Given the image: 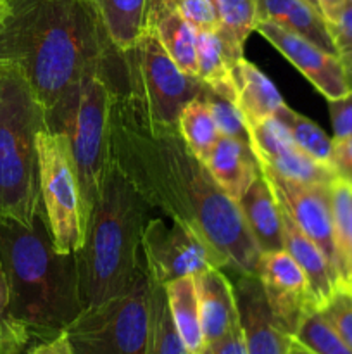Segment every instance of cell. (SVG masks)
Masks as SVG:
<instances>
[{"mask_svg":"<svg viewBox=\"0 0 352 354\" xmlns=\"http://www.w3.org/2000/svg\"><path fill=\"white\" fill-rule=\"evenodd\" d=\"M114 86L109 161L152 209L162 211L173 223L213 245L226 259L228 268L257 275L262 254L238 204L217 187L178 127L148 118L116 82Z\"/></svg>","mask_w":352,"mask_h":354,"instance_id":"obj_1","label":"cell"},{"mask_svg":"<svg viewBox=\"0 0 352 354\" xmlns=\"http://www.w3.org/2000/svg\"><path fill=\"white\" fill-rule=\"evenodd\" d=\"M117 54L93 0H7L0 64L23 73L45 120L90 75L107 71Z\"/></svg>","mask_w":352,"mask_h":354,"instance_id":"obj_2","label":"cell"},{"mask_svg":"<svg viewBox=\"0 0 352 354\" xmlns=\"http://www.w3.org/2000/svg\"><path fill=\"white\" fill-rule=\"evenodd\" d=\"M0 273L7 282L10 320L35 342L62 334L83 311L75 252H59L43 206L33 223L0 216Z\"/></svg>","mask_w":352,"mask_h":354,"instance_id":"obj_3","label":"cell"},{"mask_svg":"<svg viewBox=\"0 0 352 354\" xmlns=\"http://www.w3.org/2000/svg\"><path fill=\"white\" fill-rule=\"evenodd\" d=\"M152 207L109 161L99 201L86 221L78 261L83 310L128 290L145 270L141 235Z\"/></svg>","mask_w":352,"mask_h":354,"instance_id":"obj_4","label":"cell"},{"mask_svg":"<svg viewBox=\"0 0 352 354\" xmlns=\"http://www.w3.org/2000/svg\"><path fill=\"white\" fill-rule=\"evenodd\" d=\"M45 111L17 68L0 64V216L33 223L41 209L38 133Z\"/></svg>","mask_w":352,"mask_h":354,"instance_id":"obj_5","label":"cell"},{"mask_svg":"<svg viewBox=\"0 0 352 354\" xmlns=\"http://www.w3.org/2000/svg\"><path fill=\"white\" fill-rule=\"evenodd\" d=\"M113 64L107 71L90 75L47 116V127L64 133L69 142L86 221L102 192L109 166V118L116 93L110 78Z\"/></svg>","mask_w":352,"mask_h":354,"instance_id":"obj_6","label":"cell"},{"mask_svg":"<svg viewBox=\"0 0 352 354\" xmlns=\"http://www.w3.org/2000/svg\"><path fill=\"white\" fill-rule=\"evenodd\" d=\"M116 68V66H114ZM113 68V80L123 88L141 111L159 123L178 127L182 111L200 95L204 83L199 76L186 75L176 66L148 31L126 50H119L117 82Z\"/></svg>","mask_w":352,"mask_h":354,"instance_id":"obj_7","label":"cell"},{"mask_svg":"<svg viewBox=\"0 0 352 354\" xmlns=\"http://www.w3.org/2000/svg\"><path fill=\"white\" fill-rule=\"evenodd\" d=\"M150 290L144 270L119 296L85 308L64 330L72 354H148Z\"/></svg>","mask_w":352,"mask_h":354,"instance_id":"obj_8","label":"cell"},{"mask_svg":"<svg viewBox=\"0 0 352 354\" xmlns=\"http://www.w3.org/2000/svg\"><path fill=\"white\" fill-rule=\"evenodd\" d=\"M40 196L52 241L59 252H76L83 245L86 216L64 133L43 128L38 133Z\"/></svg>","mask_w":352,"mask_h":354,"instance_id":"obj_9","label":"cell"},{"mask_svg":"<svg viewBox=\"0 0 352 354\" xmlns=\"http://www.w3.org/2000/svg\"><path fill=\"white\" fill-rule=\"evenodd\" d=\"M141 258L148 279L161 286L207 270L228 268V261L213 245L183 225H168L161 218H152L145 225Z\"/></svg>","mask_w":352,"mask_h":354,"instance_id":"obj_10","label":"cell"},{"mask_svg":"<svg viewBox=\"0 0 352 354\" xmlns=\"http://www.w3.org/2000/svg\"><path fill=\"white\" fill-rule=\"evenodd\" d=\"M259 168L268 178L278 203L289 211L297 227L320 248L340 282L345 283L347 275L335 237L330 185H304L278 175L261 162Z\"/></svg>","mask_w":352,"mask_h":354,"instance_id":"obj_11","label":"cell"},{"mask_svg":"<svg viewBox=\"0 0 352 354\" xmlns=\"http://www.w3.org/2000/svg\"><path fill=\"white\" fill-rule=\"evenodd\" d=\"M255 31L278 48L326 100L340 99L351 92L340 55L330 54L307 38L273 23H255Z\"/></svg>","mask_w":352,"mask_h":354,"instance_id":"obj_12","label":"cell"},{"mask_svg":"<svg viewBox=\"0 0 352 354\" xmlns=\"http://www.w3.org/2000/svg\"><path fill=\"white\" fill-rule=\"evenodd\" d=\"M257 275L273 313L283 328L293 335L304 315L316 308L306 275L285 249L262 254Z\"/></svg>","mask_w":352,"mask_h":354,"instance_id":"obj_13","label":"cell"},{"mask_svg":"<svg viewBox=\"0 0 352 354\" xmlns=\"http://www.w3.org/2000/svg\"><path fill=\"white\" fill-rule=\"evenodd\" d=\"M238 322L248 354H286L292 335L273 313L259 275L237 273L233 280Z\"/></svg>","mask_w":352,"mask_h":354,"instance_id":"obj_14","label":"cell"},{"mask_svg":"<svg viewBox=\"0 0 352 354\" xmlns=\"http://www.w3.org/2000/svg\"><path fill=\"white\" fill-rule=\"evenodd\" d=\"M261 169V168H259ZM244 223L261 254L283 251V218L278 199L262 171L238 199Z\"/></svg>","mask_w":352,"mask_h":354,"instance_id":"obj_15","label":"cell"},{"mask_svg":"<svg viewBox=\"0 0 352 354\" xmlns=\"http://www.w3.org/2000/svg\"><path fill=\"white\" fill-rule=\"evenodd\" d=\"M244 59V45L219 28L197 31V76L202 83L235 100V68Z\"/></svg>","mask_w":352,"mask_h":354,"instance_id":"obj_16","label":"cell"},{"mask_svg":"<svg viewBox=\"0 0 352 354\" xmlns=\"http://www.w3.org/2000/svg\"><path fill=\"white\" fill-rule=\"evenodd\" d=\"M202 162L217 187L235 203L261 173L259 159L251 145L228 137L217 138Z\"/></svg>","mask_w":352,"mask_h":354,"instance_id":"obj_17","label":"cell"},{"mask_svg":"<svg viewBox=\"0 0 352 354\" xmlns=\"http://www.w3.org/2000/svg\"><path fill=\"white\" fill-rule=\"evenodd\" d=\"M193 279H195L204 341L207 346L223 337L238 322L233 282L224 275L223 268L207 270Z\"/></svg>","mask_w":352,"mask_h":354,"instance_id":"obj_18","label":"cell"},{"mask_svg":"<svg viewBox=\"0 0 352 354\" xmlns=\"http://www.w3.org/2000/svg\"><path fill=\"white\" fill-rule=\"evenodd\" d=\"M280 207H282L283 218V245H285V251L295 259V263L306 275L314 306L321 308L324 301L331 296V292L340 286V279L333 272V268L330 266L328 259L324 258L323 252L320 251V248L297 227L289 211L282 204H280Z\"/></svg>","mask_w":352,"mask_h":354,"instance_id":"obj_19","label":"cell"},{"mask_svg":"<svg viewBox=\"0 0 352 354\" xmlns=\"http://www.w3.org/2000/svg\"><path fill=\"white\" fill-rule=\"evenodd\" d=\"M257 23H273L307 38L323 50L337 54L324 17L307 0H254Z\"/></svg>","mask_w":352,"mask_h":354,"instance_id":"obj_20","label":"cell"},{"mask_svg":"<svg viewBox=\"0 0 352 354\" xmlns=\"http://www.w3.org/2000/svg\"><path fill=\"white\" fill-rule=\"evenodd\" d=\"M145 31L152 33L169 57L186 75L197 76V30L173 7H155L145 17Z\"/></svg>","mask_w":352,"mask_h":354,"instance_id":"obj_21","label":"cell"},{"mask_svg":"<svg viewBox=\"0 0 352 354\" xmlns=\"http://www.w3.org/2000/svg\"><path fill=\"white\" fill-rule=\"evenodd\" d=\"M235 102L247 127L275 118L286 106L275 83L245 57L235 68Z\"/></svg>","mask_w":352,"mask_h":354,"instance_id":"obj_22","label":"cell"},{"mask_svg":"<svg viewBox=\"0 0 352 354\" xmlns=\"http://www.w3.org/2000/svg\"><path fill=\"white\" fill-rule=\"evenodd\" d=\"M166 296H168L173 324L185 348L190 354H204L206 341H204L202 324H200L195 279L183 277V279L173 280L166 286Z\"/></svg>","mask_w":352,"mask_h":354,"instance_id":"obj_23","label":"cell"},{"mask_svg":"<svg viewBox=\"0 0 352 354\" xmlns=\"http://www.w3.org/2000/svg\"><path fill=\"white\" fill-rule=\"evenodd\" d=\"M113 44L119 50L133 47L145 33L147 0H93Z\"/></svg>","mask_w":352,"mask_h":354,"instance_id":"obj_24","label":"cell"},{"mask_svg":"<svg viewBox=\"0 0 352 354\" xmlns=\"http://www.w3.org/2000/svg\"><path fill=\"white\" fill-rule=\"evenodd\" d=\"M259 162L268 166L278 175L285 176L292 182L304 183V185H330L338 176L331 166L316 161L306 152L300 151L297 145L283 149L282 152L271 156V158L259 159Z\"/></svg>","mask_w":352,"mask_h":354,"instance_id":"obj_25","label":"cell"},{"mask_svg":"<svg viewBox=\"0 0 352 354\" xmlns=\"http://www.w3.org/2000/svg\"><path fill=\"white\" fill-rule=\"evenodd\" d=\"M152 282L150 290V341L148 354H190L183 344L171 313H169L166 286Z\"/></svg>","mask_w":352,"mask_h":354,"instance_id":"obj_26","label":"cell"},{"mask_svg":"<svg viewBox=\"0 0 352 354\" xmlns=\"http://www.w3.org/2000/svg\"><path fill=\"white\" fill-rule=\"evenodd\" d=\"M178 130L193 154L204 161L221 137L209 107L202 99H193L185 106L178 120Z\"/></svg>","mask_w":352,"mask_h":354,"instance_id":"obj_27","label":"cell"},{"mask_svg":"<svg viewBox=\"0 0 352 354\" xmlns=\"http://www.w3.org/2000/svg\"><path fill=\"white\" fill-rule=\"evenodd\" d=\"M276 118L285 123V127L290 130V135H292L293 144L300 151L306 152L307 156H311L316 161L323 162V165L331 166V159H333V138L328 137L314 121L302 116V114L295 113L289 106L283 107L276 114Z\"/></svg>","mask_w":352,"mask_h":354,"instance_id":"obj_28","label":"cell"},{"mask_svg":"<svg viewBox=\"0 0 352 354\" xmlns=\"http://www.w3.org/2000/svg\"><path fill=\"white\" fill-rule=\"evenodd\" d=\"M314 354H352L351 346L337 334L317 308H311L292 335Z\"/></svg>","mask_w":352,"mask_h":354,"instance_id":"obj_29","label":"cell"},{"mask_svg":"<svg viewBox=\"0 0 352 354\" xmlns=\"http://www.w3.org/2000/svg\"><path fill=\"white\" fill-rule=\"evenodd\" d=\"M199 99H202L209 107L221 137L235 138V140L251 145V133H248L247 121H245L244 114L238 109L237 102L233 99L221 95L216 90L207 86L206 83H204Z\"/></svg>","mask_w":352,"mask_h":354,"instance_id":"obj_30","label":"cell"},{"mask_svg":"<svg viewBox=\"0 0 352 354\" xmlns=\"http://www.w3.org/2000/svg\"><path fill=\"white\" fill-rule=\"evenodd\" d=\"M216 6L221 28L244 45L257 23L254 0H216Z\"/></svg>","mask_w":352,"mask_h":354,"instance_id":"obj_31","label":"cell"},{"mask_svg":"<svg viewBox=\"0 0 352 354\" xmlns=\"http://www.w3.org/2000/svg\"><path fill=\"white\" fill-rule=\"evenodd\" d=\"M317 310L352 349V286L340 283Z\"/></svg>","mask_w":352,"mask_h":354,"instance_id":"obj_32","label":"cell"},{"mask_svg":"<svg viewBox=\"0 0 352 354\" xmlns=\"http://www.w3.org/2000/svg\"><path fill=\"white\" fill-rule=\"evenodd\" d=\"M197 31L219 30L221 19L216 0H169Z\"/></svg>","mask_w":352,"mask_h":354,"instance_id":"obj_33","label":"cell"},{"mask_svg":"<svg viewBox=\"0 0 352 354\" xmlns=\"http://www.w3.org/2000/svg\"><path fill=\"white\" fill-rule=\"evenodd\" d=\"M31 342L33 337L23 325L9 317L0 318V354H26Z\"/></svg>","mask_w":352,"mask_h":354,"instance_id":"obj_34","label":"cell"},{"mask_svg":"<svg viewBox=\"0 0 352 354\" xmlns=\"http://www.w3.org/2000/svg\"><path fill=\"white\" fill-rule=\"evenodd\" d=\"M330 120L333 128V140L352 135V90L340 99L328 100Z\"/></svg>","mask_w":352,"mask_h":354,"instance_id":"obj_35","label":"cell"},{"mask_svg":"<svg viewBox=\"0 0 352 354\" xmlns=\"http://www.w3.org/2000/svg\"><path fill=\"white\" fill-rule=\"evenodd\" d=\"M331 38L335 41L338 55L352 52V0H349L344 9L338 12L331 23H328Z\"/></svg>","mask_w":352,"mask_h":354,"instance_id":"obj_36","label":"cell"},{"mask_svg":"<svg viewBox=\"0 0 352 354\" xmlns=\"http://www.w3.org/2000/svg\"><path fill=\"white\" fill-rule=\"evenodd\" d=\"M204 354H248L240 322H237L223 337L207 344Z\"/></svg>","mask_w":352,"mask_h":354,"instance_id":"obj_37","label":"cell"},{"mask_svg":"<svg viewBox=\"0 0 352 354\" xmlns=\"http://www.w3.org/2000/svg\"><path fill=\"white\" fill-rule=\"evenodd\" d=\"M331 166L338 176L352 182V135L333 140V159Z\"/></svg>","mask_w":352,"mask_h":354,"instance_id":"obj_38","label":"cell"},{"mask_svg":"<svg viewBox=\"0 0 352 354\" xmlns=\"http://www.w3.org/2000/svg\"><path fill=\"white\" fill-rule=\"evenodd\" d=\"M26 354H72L71 346H69L68 337L66 334L55 335V337L47 339V341L35 342L30 346Z\"/></svg>","mask_w":352,"mask_h":354,"instance_id":"obj_39","label":"cell"},{"mask_svg":"<svg viewBox=\"0 0 352 354\" xmlns=\"http://www.w3.org/2000/svg\"><path fill=\"white\" fill-rule=\"evenodd\" d=\"M338 249H340L342 261H344L345 266V275H347L345 283L352 286V206L351 213H349L347 225H345V232L342 235L340 242H338Z\"/></svg>","mask_w":352,"mask_h":354,"instance_id":"obj_40","label":"cell"},{"mask_svg":"<svg viewBox=\"0 0 352 354\" xmlns=\"http://www.w3.org/2000/svg\"><path fill=\"white\" fill-rule=\"evenodd\" d=\"M347 2L349 0H317L321 14H323V17L326 23H331V21L338 16V12L344 9V6Z\"/></svg>","mask_w":352,"mask_h":354,"instance_id":"obj_41","label":"cell"},{"mask_svg":"<svg viewBox=\"0 0 352 354\" xmlns=\"http://www.w3.org/2000/svg\"><path fill=\"white\" fill-rule=\"evenodd\" d=\"M7 304H9V290H7V282L0 273V318L6 317Z\"/></svg>","mask_w":352,"mask_h":354,"instance_id":"obj_42","label":"cell"},{"mask_svg":"<svg viewBox=\"0 0 352 354\" xmlns=\"http://www.w3.org/2000/svg\"><path fill=\"white\" fill-rule=\"evenodd\" d=\"M340 59H342V64H344L345 75H347L349 86H351V90H352V52L351 54H342Z\"/></svg>","mask_w":352,"mask_h":354,"instance_id":"obj_43","label":"cell"},{"mask_svg":"<svg viewBox=\"0 0 352 354\" xmlns=\"http://www.w3.org/2000/svg\"><path fill=\"white\" fill-rule=\"evenodd\" d=\"M169 2V0H147V12H150V10H154L155 7L162 6V3Z\"/></svg>","mask_w":352,"mask_h":354,"instance_id":"obj_44","label":"cell"},{"mask_svg":"<svg viewBox=\"0 0 352 354\" xmlns=\"http://www.w3.org/2000/svg\"><path fill=\"white\" fill-rule=\"evenodd\" d=\"M7 12V0H0V21H2L3 14Z\"/></svg>","mask_w":352,"mask_h":354,"instance_id":"obj_45","label":"cell"},{"mask_svg":"<svg viewBox=\"0 0 352 354\" xmlns=\"http://www.w3.org/2000/svg\"><path fill=\"white\" fill-rule=\"evenodd\" d=\"M307 2H309V3H311V6H313V7H314V9H316V10H317V12H320V14H321V9H320V3H317V0H307ZM321 16H323V14H321Z\"/></svg>","mask_w":352,"mask_h":354,"instance_id":"obj_46","label":"cell"}]
</instances>
